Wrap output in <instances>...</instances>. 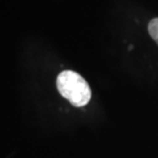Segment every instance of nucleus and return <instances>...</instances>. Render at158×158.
<instances>
[{"label": "nucleus", "instance_id": "f257e3e1", "mask_svg": "<svg viewBox=\"0 0 158 158\" xmlns=\"http://www.w3.org/2000/svg\"><path fill=\"white\" fill-rule=\"evenodd\" d=\"M57 90L60 95L68 99L76 107L87 105L91 100L92 92L87 81L73 70H63L56 80Z\"/></svg>", "mask_w": 158, "mask_h": 158}, {"label": "nucleus", "instance_id": "f03ea898", "mask_svg": "<svg viewBox=\"0 0 158 158\" xmlns=\"http://www.w3.org/2000/svg\"><path fill=\"white\" fill-rule=\"evenodd\" d=\"M148 32L154 41L158 45V18L151 19L149 25H148Z\"/></svg>", "mask_w": 158, "mask_h": 158}]
</instances>
